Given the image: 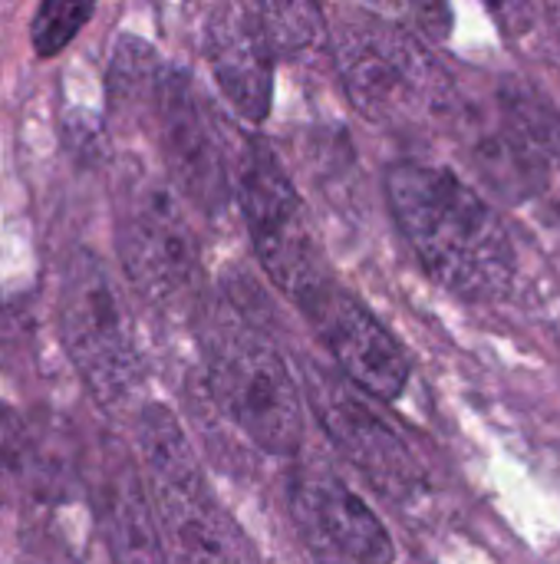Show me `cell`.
I'll return each mask as SVG.
<instances>
[{
  "instance_id": "6da1fadb",
  "label": "cell",
  "mask_w": 560,
  "mask_h": 564,
  "mask_svg": "<svg viewBox=\"0 0 560 564\" xmlns=\"http://www.w3.org/2000/svg\"><path fill=\"white\" fill-rule=\"evenodd\" d=\"M386 198L426 274L465 301H495L515 281V248L502 218L455 172L396 162Z\"/></svg>"
},
{
  "instance_id": "7a4b0ae2",
  "label": "cell",
  "mask_w": 560,
  "mask_h": 564,
  "mask_svg": "<svg viewBox=\"0 0 560 564\" xmlns=\"http://www.w3.org/2000/svg\"><path fill=\"white\" fill-rule=\"evenodd\" d=\"M135 440L165 552L178 564H257L248 535L211 496L175 413L149 403L139 413Z\"/></svg>"
},
{
  "instance_id": "3957f363",
  "label": "cell",
  "mask_w": 560,
  "mask_h": 564,
  "mask_svg": "<svg viewBox=\"0 0 560 564\" xmlns=\"http://www.w3.org/2000/svg\"><path fill=\"white\" fill-rule=\"evenodd\" d=\"M333 59L350 102L383 129H419L455 106L442 63L403 26L356 13L337 26Z\"/></svg>"
},
{
  "instance_id": "277c9868",
  "label": "cell",
  "mask_w": 560,
  "mask_h": 564,
  "mask_svg": "<svg viewBox=\"0 0 560 564\" xmlns=\"http://www.w3.org/2000/svg\"><path fill=\"white\" fill-rule=\"evenodd\" d=\"M205 373L221 413L257 449L290 456L300 446V390L271 337L244 317H215L205 330Z\"/></svg>"
},
{
  "instance_id": "5b68a950",
  "label": "cell",
  "mask_w": 560,
  "mask_h": 564,
  "mask_svg": "<svg viewBox=\"0 0 560 564\" xmlns=\"http://www.w3.org/2000/svg\"><path fill=\"white\" fill-rule=\"evenodd\" d=\"M59 337L102 410H119L139 387V357L112 278L92 251H73L59 274Z\"/></svg>"
},
{
  "instance_id": "8992f818",
  "label": "cell",
  "mask_w": 560,
  "mask_h": 564,
  "mask_svg": "<svg viewBox=\"0 0 560 564\" xmlns=\"http://www.w3.org/2000/svg\"><path fill=\"white\" fill-rule=\"evenodd\" d=\"M238 198L261 268L297 307H304L333 278L327 274L323 251L297 188L261 139L241 145Z\"/></svg>"
},
{
  "instance_id": "52a82bcc",
  "label": "cell",
  "mask_w": 560,
  "mask_h": 564,
  "mask_svg": "<svg viewBox=\"0 0 560 564\" xmlns=\"http://www.w3.org/2000/svg\"><path fill=\"white\" fill-rule=\"evenodd\" d=\"M116 248L132 288L152 304L185 297L198 271V248L172 188L129 172L116 195Z\"/></svg>"
},
{
  "instance_id": "ba28073f",
  "label": "cell",
  "mask_w": 560,
  "mask_h": 564,
  "mask_svg": "<svg viewBox=\"0 0 560 564\" xmlns=\"http://www.w3.org/2000/svg\"><path fill=\"white\" fill-rule=\"evenodd\" d=\"M139 109L155 129V142L175 192L205 215H221L231 202L228 162L201 102L191 93L188 76L162 66Z\"/></svg>"
},
{
  "instance_id": "9c48e42d",
  "label": "cell",
  "mask_w": 560,
  "mask_h": 564,
  "mask_svg": "<svg viewBox=\"0 0 560 564\" xmlns=\"http://www.w3.org/2000/svg\"><path fill=\"white\" fill-rule=\"evenodd\" d=\"M307 400L327 433V440L350 459L383 496L406 499L422 486V473L406 440L386 416L373 410L366 393L350 380H337L323 370H307Z\"/></svg>"
},
{
  "instance_id": "30bf717a",
  "label": "cell",
  "mask_w": 560,
  "mask_h": 564,
  "mask_svg": "<svg viewBox=\"0 0 560 564\" xmlns=\"http://www.w3.org/2000/svg\"><path fill=\"white\" fill-rule=\"evenodd\" d=\"M294 529L314 564H393L396 549L373 509L320 466L290 479Z\"/></svg>"
},
{
  "instance_id": "8fae6325",
  "label": "cell",
  "mask_w": 560,
  "mask_h": 564,
  "mask_svg": "<svg viewBox=\"0 0 560 564\" xmlns=\"http://www.w3.org/2000/svg\"><path fill=\"white\" fill-rule=\"evenodd\" d=\"M300 311L360 393L373 400H396L406 390L409 360L399 340L350 291L330 281Z\"/></svg>"
},
{
  "instance_id": "7c38bea8",
  "label": "cell",
  "mask_w": 560,
  "mask_h": 564,
  "mask_svg": "<svg viewBox=\"0 0 560 564\" xmlns=\"http://www.w3.org/2000/svg\"><path fill=\"white\" fill-rule=\"evenodd\" d=\"M96 512L112 564L168 562L145 476L116 443H109V459L102 463L99 473Z\"/></svg>"
},
{
  "instance_id": "4fadbf2b",
  "label": "cell",
  "mask_w": 560,
  "mask_h": 564,
  "mask_svg": "<svg viewBox=\"0 0 560 564\" xmlns=\"http://www.w3.org/2000/svg\"><path fill=\"white\" fill-rule=\"evenodd\" d=\"M208 63L218 89L251 122L271 112L274 56L264 43L257 17L244 7H224L208 26Z\"/></svg>"
},
{
  "instance_id": "5bb4252c",
  "label": "cell",
  "mask_w": 560,
  "mask_h": 564,
  "mask_svg": "<svg viewBox=\"0 0 560 564\" xmlns=\"http://www.w3.org/2000/svg\"><path fill=\"white\" fill-rule=\"evenodd\" d=\"M254 17L274 59H300L323 40L317 0H257Z\"/></svg>"
},
{
  "instance_id": "9a60e30c",
  "label": "cell",
  "mask_w": 560,
  "mask_h": 564,
  "mask_svg": "<svg viewBox=\"0 0 560 564\" xmlns=\"http://www.w3.org/2000/svg\"><path fill=\"white\" fill-rule=\"evenodd\" d=\"M162 63L155 59L152 46H145L142 40H119L112 66H109V99L116 109H132L142 106L155 76H158Z\"/></svg>"
},
{
  "instance_id": "2e32d148",
  "label": "cell",
  "mask_w": 560,
  "mask_h": 564,
  "mask_svg": "<svg viewBox=\"0 0 560 564\" xmlns=\"http://www.w3.org/2000/svg\"><path fill=\"white\" fill-rule=\"evenodd\" d=\"M92 10L96 0H40L30 23V43L36 56L63 53L76 40V33L89 23Z\"/></svg>"
},
{
  "instance_id": "e0dca14e",
  "label": "cell",
  "mask_w": 560,
  "mask_h": 564,
  "mask_svg": "<svg viewBox=\"0 0 560 564\" xmlns=\"http://www.w3.org/2000/svg\"><path fill=\"white\" fill-rule=\"evenodd\" d=\"M23 456H26L23 426L7 406H0V473H17L23 466Z\"/></svg>"
},
{
  "instance_id": "ac0fdd59",
  "label": "cell",
  "mask_w": 560,
  "mask_h": 564,
  "mask_svg": "<svg viewBox=\"0 0 560 564\" xmlns=\"http://www.w3.org/2000/svg\"><path fill=\"white\" fill-rule=\"evenodd\" d=\"M508 36H525L535 26V0H482Z\"/></svg>"
},
{
  "instance_id": "d6986e66",
  "label": "cell",
  "mask_w": 560,
  "mask_h": 564,
  "mask_svg": "<svg viewBox=\"0 0 560 564\" xmlns=\"http://www.w3.org/2000/svg\"><path fill=\"white\" fill-rule=\"evenodd\" d=\"M380 3H406V0H380Z\"/></svg>"
},
{
  "instance_id": "ffe728a7",
  "label": "cell",
  "mask_w": 560,
  "mask_h": 564,
  "mask_svg": "<svg viewBox=\"0 0 560 564\" xmlns=\"http://www.w3.org/2000/svg\"><path fill=\"white\" fill-rule=\"evenodd\" d=\"M551 142H554V145H558V149H560V135H551Z\"/></svg>"
}]
</instances>
